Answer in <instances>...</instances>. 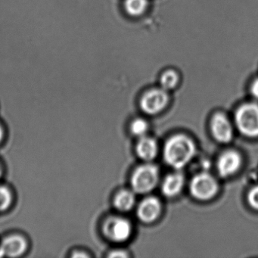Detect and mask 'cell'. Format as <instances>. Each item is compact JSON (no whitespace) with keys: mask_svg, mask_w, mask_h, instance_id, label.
I'll return each mask as SVG.
<instances>
[{"mask_svg":"<svg viewBox=\"0 0 258 258\" xmlns=\"http://www.w3.org/2000/svg\"><path fill=\"white\" fill-rule=\"evenodd\" d=\"M196 152L194 142L189 137L179 134L167 140L164 146V158L169 166L179 170L192 160Z\"/></svg>","mask_w":258,"mask_h":258,"instance_id":"cell-1","label":"cell"},{"mask_svg":"<svg viewBox=\"0 0 258 258\" xmlns=\"http://www.w3.org/2000/svg\"><path fill=\"white\" fill-rule=\"evenodd\" d=\"M102 232L105 238L113 242H125L132 235L133 226L131 222L126 219L111 217L104 221Z\"/></svg>","mask_w":258,"mask_h":258,"instance_id":"cell-4","label":"cell"},{"mask_svg":"<svg viewBox=\"0 0 258 258\" xmlns=\"http://www.w3.org/2000/svg\"><path fill=\"white\" fill-rule=\"evenodd\" d=\"M247 202L249 205L253 209L258 211V185L253 187L247 196Z\"/></svg>","mask_w":258,"mask_h":258,"instance_id":"cell-18","label":"cell"},{"mask_svg":"<svg viewBox=\"0 0 258 258\" xmlns=\"http://www.w3.org/2000/svg\"><path fill=\"white\" fill-rule=\"evenodd\" d=\"M13 202L11 189L6 185H0V213L8 211Z\"/></svg>","mask_w":258,"mask_h":258,"instance_id":"cell-16","label":"cell"},{"mask_svg":"<svg viewBox=\"0 0 258 258\" xmlns=\"http://www.w3.org/2000/svg\"><path fill=\"white\" fill-rule=\"evenodd\" d=\"M3 174H4V169H3L2 165L0 164V178L2 177Z\"/></svg>","mask_w":258,"mask_h":258,"instance_id":"cell-23","label":"cell"},{"mask_svg":"<svg viewBox=\"0 0 258 258\" xmlns=\"http://www.w3.org/2000/svg\"><path fill=\"white\" fill-rule=\"evenodd\" d=\"M90 254L84 250H75L72 254V257H89Z\"/></svg>","mask_w":258,"mask_h":258,"instance_id":"cell-21","label":"cell"},{"mask_svg":"<svg viewBox=\"0 0 258 258\" xmlns=\"http://www.w3.org/2000/svg\"><path fill=\"white\" fill-rule=\"evenodd\" d=\"M242 164L241 155L236 151H227L222 154L217 161L219 175L223 178L232 176L239 170Z\"/></svg>","mask_w":258,"mask_h":258,"instance_id":"cell-9","label":"cell"},{"mask_svg":"<svg viewBox=\"0 0 258 258\" xmlns=\"http://www.w3.org/2000/svg\"><path fill=\"white\" fill-rule=\"evenodd\" d=\"M218 189V182L208 173L196 175L190 182V193L197 200H210L217 194Z\"/></svg>","mask_w":258,"mask_h":258,"instance_id":"cell-5","label":"cell"},{"mask_svg":"<svg viewBox=\"0 0 258 258\" xmlns=\"http://www.w3.org/2000/svg\"><path fill=\"white\" fill-rule=\"evenodd\" d=\"M236 127L244 137H258V105L246 103L238 108L235 115Z\"/></svg>","mask_w":258,"mask_h":258,"instance_id":"cell-3","label":"cell"},{"mask_svg":"<svg viewBox=\"0 0 258 258\" xmlns=\"http://www.w3.org/2000/svg\"><path fill=\"white\" fill-rule=\"evenodd\" d=\"M109 257H119L123 258L127 257L128 253L126 251L123 250H114L111 251V253L108 254Z\"/></svg>","mask_w":258,"mask_h":258,"instance_id":"cell-19","label":"cell"},{"mask_svg":"<svg viewBox=\"0 0 258 258\" xmlns=\"http://www.w3.org/2000/svg\"><path fill=\"white\" fill-rule=\"evenodd\" d=\"M211 131L218 143L226 144L233 139V126L229 118L222 113H217L211 119Z\"/></svg>","mask_w":258,"mask_h":258,"instance_id":"cell-8","label":"cell"},{"mask_svg":"<svg viewBox=\"0 0 258 258\" xmlns=\"http://www.w3.org/2000/svg\"><path fill=\"white\" fill-rule=\"evenodd\" d=\"M137 155L143 161L149 162L156 158L158 146L156 141L152 138L143 137L137 145Z\"/></svg>","mask_w":258,"mask_h":258,"instance_id":"cell-12","label":"cell"},{"mask_svg":"<svg viewBox=\"0 0 258 258\" xmlns=\"http://www.w3.org/2000/svg\"><path fill=\"white\" fill-rule=\"evenodd\" d=\"M169 102L167 91L164 89L155 88L149 90L140 100V108L146 114L155 115L159 114Z\"/></svg>","mask_w":258,"mask_h":258,"instance_id":"cell-6","label":"cell"},{"mask_svg":"<svg viewBox=\"0 0 258 258\" xmlns=\"http://www.w3.org/2000/svg\"><path fill=\"white\" fill-rule=\"evenodd\" d=\"M149 130V124L146 120L143 118H137L132 122L131 125V131L136 137H146Z\"/></svg>","mask_w":258,"mask_h":258,"instance_id":"cell-17","label":"cell"},{"mask_svg":"<svg viewBox=\"0 0 258 258\" xmlns=\"http://www.w3.org/2000/svg\"><path fill=\"white\" fill-rule=\"evenodd\" d=\"M149 0H125L124 8L126 13L133 17H139L146 13Z\"/></svg>","mask_w":258,"mask_h":258,"instance_id":"cell-14","label":"cell"},{"mask_svg":"<svg viewBox=\"0 0 258 258\" xmlns=\"http://www.w3.org/2000/svg\"><path fill=\"white\" fill-rule=\"evenodd\" d=\"M4 136H5V132H4V129L3 127L2 124L0 123V144L4 141Z\"/></svg>","mask_w":258,"mask_h":258,"instance_id":"cell-22","label":"cell"},{"mask_svg":"<svg viewBox=\"0 0 258 258\" xmlns=\"http://www.w3.org/2000/svg\"><path fill=\"white\" fill-rule=\"evenodd\" d=\"M250 92H251L252 96L255 99H258V79L255 80L253 81L251 87H250Z\"/></svg>","mask_w":258,"mask_h":258,"instance_id":"cell-20","label":"cell"},{"mask_svg":"<svg viewBox=\"0 0 258 258\" xmlns=\"http://www.w3.org/2000/svg\"><path fill=\"white\" fill-rule=\"evenodd\" d=\"M162 205L156 197H148L145 199L137 208L138 218L143 223H153L161 215Z\"/></svg>","mask_w":258,"mask_h":258,"instance_id":"cell-10","label":"cell"},{"mask_svg":"<svg viewBox=\"0 0 258 258\" xmlns=\"http://www.w3.org/2000/svg\"><path fill=\"white\" fill-rule=\"evenodd\" d=\"M185 183V178L180 173L167 175L161 185V191L166 197L173 198L182 191Z\"/></svg>","mask_w":258,"mask_h":258,"instance_id":"cell-11","label":"cell"},{"mask_svg":"<svg viewBox=\"0 0 258 258\" xmlns=\"http://www.w3.org/2000/svg\"><path fill=\"white\" fill-rule=\"evenodd\" d=\"M134 191L131 190H121L116 194L114 199V208L121 212H127L131 211L136 203V196Z\"/></svg>","mask_w":258,"mask_h":258,"instance_id":"cell-13","label":"cell"},{"mask_svg":"<svg viewBox=\"0 0 258 258\" xmlns=\"http://www.w3.org/2000/svg\"><path fill=\"white\" fill-rule=\"evenodd\" d=\"M28 249V241L21 234H10L0 242V257H19L23 256Z\"/></svg>","mask_w":258,"mask_h":258,"instance_id":"cell-7","label":"cell"},{"mask_svg":"<svg viewBox=\"0 0 258 258\" xmlns=\"http://www.w3.org/2000/svg\"><path fill=\"white\" fill-rule=\"evenodd\" d=\"M159 180V170L157 166L145 164L136 169L131 178L133 191L139 194L150 192Z\"/></svg>","mask_w":258,"mask_h":258,"instance_id":"cell-2","label":"cell"},{"mask_svg":"<svg viewBox=\"0 0 258 258\" xmlns=\"http://www.w3.org/2000/svg\"><path fill=\"white\" fill-rule=\"evenodd\" d=\"M179 83V75L175 71L167 70L164 72L160 78L161 87L166 91L173 90Z\"/></svg>","mask_w":258,"mask_h":258,"instance_id":"cell-15","label":"cell"}]
</instances>
